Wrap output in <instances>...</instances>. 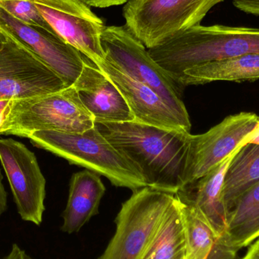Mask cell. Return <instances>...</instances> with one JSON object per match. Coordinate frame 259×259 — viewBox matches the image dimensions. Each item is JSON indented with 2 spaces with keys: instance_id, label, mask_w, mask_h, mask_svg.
Returning <instances> with one entry per match:
<instances>
[{
  "instance_id": "obj_1",
  "label": "cell",
  "mask_w": 259,
  "mask_h": 259,
  "mask_svg": "<svg viewBox=\"0 0 259 259\" xmlns=\"http://www.w3.org/2000/svg\"><path fill=\"white\" fill-rule=\"evenodd\" d=\"M95 127L137 168L146 187L173 194L184 187L190 132L137 121H95Z\"/></svg>"
},
{
  "instance_id": "obj_2",
  "label": "cell",
  "mask_w": 259,
  "mask_h": 259,
  "mask_svg": "<svg viewBox=\"0 0 259 259\" xmlns=\"http://www.w3.org/2000/svg\"><path fill=\"white\" fill-rule=\"evenodd\" d=\"M148 52L179 84L180 79L189 68L259 53V28L199 24L149 49Z\"/></svg>"
},
{
  "instance_id": "obj_3",
  "label": "cell",
  "mask_w": 259,
  "mask_h": 259,
  "mask_svg": "<svg viewBox=\"0 0 259 259\" xmlns=\"http://www.w3.org/2000/svg\"><path fill=\"white\" fill-rule=\"evenodd\" d=\"M34 146L106 177L113 185L133 192L146 187L141 175L95 127L83 133L37 131L27 135Z\"/></svg>"
},
{
  "instance_id": "obj_4",
  "label": "cell",
  "mask_w": 259,
  "mask_h": 259,
  "mask_svg": "<svg viewBox=\"0 0 259 259\" xmlns=\"http://www.w3.org/2000/svg\"><path fill=\"white\" fill-rule=\"evenodd\" d=\"M95 120L79 99L74 86L40 97L10 100L3 115L0 135L25 137L37 131L83 133Z\"/></svg>"
},
{
  "instance_id": "obj_5",
  "label": "cell",
  "mask_w": 259,
  "mask_h": 259,
  "mask_svg": "<svg viewBox=\"0 0 259 259\" xmlns=\"http://www.w3.org/2000/svg\"><path fill=\"white\" fill-rule=\"evenodd\" d=\"M101 44L106 60L124 74L152 88L164 103L190 120L182 100L184 89L149 55L148 49L124 26H106Z\"/></svg>"
},
{
  "instance_id": "obj_6",
  "label": "cell",
  "mask_w": 259,
  "mask_h": 259,
  "mask_svg": "<svg viewBox=\"0 0 259 259\" xmlns=\"http://www.w3.org/2000/svg\"><path fill=\"white\" fill-rule=\"evenodd\" d=\"M225 0H129L124 5L125 27L146 48L199 25Z\"/></svg>"
},
{
  "instance_id": "obj_7",
  "label": "cell",
  "mask_w": 259,
  "mask_h": 259,
  "mask_svg": "<svg viewBox=\"0 0 259 259\" xmlns=\"http://www.w3.org/2000/svg\"><path fill=\"white\" fill-rule=\"evenodd\" d=\"M175 198L149 187L134 191L122 204L115 235L98 259H140Z\"/></svg>"
},
{
  "instance_id": "obj_8",
  "label": "cell",
  "mask_w": 259,
  "mask_h": 259,
  "mask_svg": "<svg viewBox=\"0 0 259 259\" xmlns=\"http://www.w3.org/2000/svg\"><path fill=\"white\" fill-rule=\"evenodd\" d=\"M66 88L55 71L6 35L0 47V100H25Z\"/></svg>"
},
{
  "instance_id": "obj_9",
  "label": "cell",
  "mask_w": 259,
  "mask_h": 259,
  "mask_svg": "<svg viewBox=\"0 0 259 259\" xmlns=\"http://www.w3.org/2000/svg\"><path fill=\"white\" fill-rule=\"evenodd\" d=\"M258 122L259 116L256 114L240 112L226 117L204 134L192 135L184 186L197 181L231 156Z\"/></svg>"
},
{
  "instance_id": "obj_10",
  "label": "cell",
  "mask_w": 259,
  "mask_h": 259,
  "mask_svg": "<svg viewBox=\"0 0 259 259\" xmlns=\"http://www.w3.org/2000/svg\"><path fill=\"white\" fill-rule=\"evenodd\" d=\"M46 22L65 42L94 63L106 59L103 20L81 0H31Z\"/></svg>"
},
{
  "instance_id": "obj_11",
  "label": "cell",
  "mask_w": 259,
  "mask_h": 259,
  "mask_svg": "<svg viewBox=\"0 0 259 259\" xmlns=\"http://www.w3.org/2000/svg\"><path fill=\"white\" fill-rule=\"evenodd\" d=\"M0 161L21 219L39 226L45 211L46 179L36 155L14 139H0Z\"/></svg>"
},
{
  "instance_id": "obj_12",
  "label": "cell",
  "mask_w": 259,
  "mask_h": 259,
  "mask_svg": "<svg viewBox=\"0 0 259 259\" xmlns=\"http://www.w3.org/2000/svg\"><path fill=\"white\" fill-rule=\"evenodd\" d=\"M0 30L25 47L71 87L83 70L87 57L55 32L24 24L0 7Z\"/></svg>"
},
{
  "instance_id": "obj_13",
  "label": "cell",
  "mask_w": 259,
  "mask_h": 259,
  "mask_svg": "<svg viewBox=\"0 0 259 259\" xmlns=\"http://www.w3.org/2000/svg\"><path fill=\"white\" fill-rule=\"evenodd\" d=\"M96 65L119 90L135 117V121L190 132V120L185 119L170 109L152 88L131 78L106 59Z\"/></svg>"
},
{
  "instance_id": "obj_14",
  "label": "cell",
  "mask_w": 259,
  "mask_h": 259,
  "mask_svg": "<svg viewBox=\"0 0 259 259\" xmlns=\"http://www.w3.org/2000/svg\"><path fill=\"white\" fill-rule=\"evenodd\" d=\"M73 86L80 101L95 121H135V117L119 90L88 57L80 76Z\"/></svg>"
},
{
  "instance_id": "obj_15",
  "label": "cell",
  "mask_w": 259,
  "mask_h": 259,
  "mask_svg": "<svg viewBox=\"0 0 259 259\" xmlns=\"http://www.w3.org/2000/svg\"><path fill=\"white\" fill-rule=\"evenodd\" d=\"M241 146L222 164L197 181L184 186L175 194L181 202L194 206L221 236L225 234L229 215L222 198L224 178L230 162Z\"/></svg>"
},
{
  "instance_id": "obj_16",
  "label": "cell",
  "mask_w": 259,
  "mask_h": 259,
  "mask_svg": "<svg viewBox=\"0 0 259 259\" xmlns=\"http://www.w3.org/2000/svg\"><path fill=\"white\" fill-rule=\"evenodd\" d=\"M105 193L106 187L98 174L89 170L74 174L66 208L62 214V231L68 234L78 232L91 218L98 214Z\"/></svg>"
},
{
  "instance_id": "obj_17",
  "label": "cell",
  "mask_w": 259,
  "mask_h": 259,
  "mask_svg": "<svg viewBox=\"0 0 259 259\" xmlns=\"http://www.w3.org/2000/svg\"><path fill=\"white\" fill-rule=\"evenodd\" d=\"M179 202L185 228L187 259H240L239 252L215 232L194 206Z\"/></svg>"
},
{
  "instance_id": "obj_18",
  "label": "cell",
  "mask_w": 259,
  "mask_h": 259,
  "mask_svg": "<svg viewBox=\"0 0 259 259\" xmlns=\"http://www.w3.org/2000/svg\"><path fill=\"white\" fill-rule=\"evenodd\" d=\"M259 79V53L202 64L186 70L180 79L184 89L189 85L214 81H255Z\"/></svg>"
},
{
  "instance_id": "obj_19",
  "label": "cell",
  "mask_w": 259,
  "mask_h": 259,
  "mask_svg": "<svg viewBox=\"0 0 259 259\" xmlns=\"http://www.w3.org/2000/svg\"><path fill=\"white\" fill-rule=\"evenodd\" d=\"M259 183V145H242L225 172L222 198L230 212L239 198Z\"/></svg>"
},
{
  "instance_id": "obj_20",
  "label": "cell",
  "mask_w": 259,
  "mask_h": 259,
  "mask_svg": "<svg viewBox=\"0 0 259 259\" xmlns=\"http://www.w3.org/2000/svg\"><path fill=\"white\" fill-rule=\"evenodd\" d=\"M223 237L237 252L258 238L259 183L242 195L230 211Z\"/></svg>"
},
{
  "instance_id": "obj_21",
  "label": "cell",
  "mask_w": 259,
  "mask_h": 259,
  "mask_svg": "<svg viewBox=\"0 0 259 259\" xmlns=\"http://www.w3.org/2000/svg\"><path fill=\"white\" fill-rule=\"evenodd\" d=\"M140 259H187L185 228L177 196Z\"/></svg>"
},
{
  "instance_id": "obj_22",
  "label": "cell",
  "mask_w": 259,
  "mask_h": 259,
  "mask_svg": "<svg viewBox=\"0 0 259 259\" xmlns=\"http://www.w3.org/2000/svg\"><path fill=\"white\" fill-rule=\"evenodd\" d=\"M0 7L11 16L24 24L53 31L31 0H0Z\"/></svg>"
},
{
  "instance_id": "obj_23",
  "label": "cell",
  "mask_w": 259,
  "mask_h": 259,
  "mask_svg": "<svg viewBox=\"0 0 259 259\" xmlns=\"http://www.w3.org/2000/svg\"><path fill=\"white\" fill-rule=\"evenodd\" d=\"M233 4L244 13L259 16V0H233Z\"/></svg>"
},
{
  "instance_id": "obj_24",
  "label": "cell",
  "mask_w": 259,
  "mask_h": 259,
  "mask_svg": "<svg viewBox=\"0 0 259 259\" xmlns=\"http://www.w3.org/2000/svg\"><path fill=\"white\" fill-rule=\"evenodd\" d=\"M3 259H35L32 258L25 250L21 249L18 245H12L10 252Z\"/></svg>"
},
{
  "instance_id": "obj_25",
  "label": "cell",
  "mask_w": 259,
  "mask_h": 259,
  "mask_svg": "<svg viewBox=\"0 0 259 259\" xmlns=\"http://www.w3.org/2000/svg\"><path fill=\"white\" fill-rule=\"evenodd\" d=\"M3 176L0 170V218L7 208V193L3 184Z\"/></svg>"
},
{
  "instance_id": "obj_26",
  "label": "cell",
  "mask_w": 259,
  "mask_h": 259,
  "mask_svg": "<svg viewBox=\"0 0 259 259\" xmlns=\"http://www.w3.org/2000/svg\"><path fill=\"white\" fill-rule=\"evenodd\" d=\"M240 259H259V237L249 245L247 252Z\"/></svg>"
},
{
  "instance_id": "obj_27",
  "label": "cell",
  "mask_w": 259,
  "mask_h": 259,
  "mask_svg": "<svg viewBox=\"0 0 259 259\" xmlns=\"http://www.w3.org/2000/svg\"><path fill=\"white\" fill-rule=\"evenodd\" d=\"M83 3H86L90 7L104 8L112 7V1L111 0H81Z\"/></svg>"
},
{
  "instance_id": "obj_28",
  "label": "cell",
  "mask_w": 259,
  "mask_h": 259,
  "mask_svg": "<svg viewBox=\"0 0 259 259\" xmlns=\"http://www.w3.org/2000/svg\"><path fill=\"white\" fill-rule=\"evenodd\" d=\"M248 143L259 145V122L255 129L245 139L243 145Z\"/></svg>"
},
{
  "instance_id": "obj_29",
  "label": "cell",
  "mask_w": 259,
  "mask_h": 259,
  "mask_svg": "<svg viewBox=\"0 0 259 259\" xmlns=\"http://www.w3.org/2000/svg\"><path fill=\"white\" fill-rule=\"evenodd\" d=\"M10 100H0V126L3 121V115L6 108L9 106Z\"/></svg>"
},
{
  "instance_id": "obj_30",
  "label": "cell",
  "mask_w": 259,
  "mask_h": 259,
  "mask_svg": "<svg viewBox=\"0 0 259 259\" xmlns=\"http://www.w3.org/2000/svg\"><path fill=\"white\" fill-rule=\"evenodd\" d=\"M112 6H122L125 5L129 0H111Z\"/></svg>"
},
{
  "instance_id": "obj_31",
  "label": "cell",
  "mask_w": 259,
  "mask_h": 259,
  "mask_svg": "<svg viewBox=\"0 0 259 259\" xmlns=\"http://www.w3.org/2000/svg\"><path fill=\"white\" fill-rule=\"evenodd\" d=\"M6 39V35L3 33L2 30H0V47L3 46V42H5Z\"/></svg>"
}]
</instances>
